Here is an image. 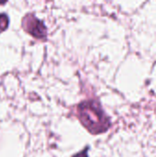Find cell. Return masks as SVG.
<instances>
[{
	"label": "cell",
	"mask_w": 156,
	"mask_h": 157,
	"mask_svg": "<svg viewBox=\"0 0 156 157\" xmlns=\"http://www.w3.org/2000/svg\"><path fill=\"white\" fill-rule=\"evenodd\" d=\"M77 117L83 126L92 134L107 132L111 125L109 118L106 115L98 101L86 100L77 106Z\"/></svg>",
	"instance_id": "6da1fadb"
},
{
	"label": "cell",
	"mask_w": 156,
	"mask_h": 157,
	"mask_svg": "<svg viewBox=\"0 0 156 157\" xmlns=\"http://www.w3.org/2000/svg\"><path fill=\"white\" fill-rule=\"evenodd\" d=\"M22 27L29 34L35 39L44 40L47 37V29L41 20L33 14H27L22 19Z\"/></svg>",
	"instance_id": "7a4b0ae2"
},
{
	"label": "cell",
	"mask_w": 156,
	"mask_h": 157,
	"mask_svg": "<svg viewBox=\"0 0 156 157\" xmlns=\"http://www.w3.org/2000/svg\"><path fill=\"white\" fill-rule=\"evenodd\" d=\"M9 24V18L6 14H0V33L5 31Z\"/></svg>",
	"instance_id": "3957f363"
},
{
	"label": "cell",
	"mask_w": 156,
	"mask_h": 157,
	"mask_svg": "<svg viewBox=\"0 0 156 157\" xmlns=\"http://www.w3.org/2000/svg\"><path fill=\"white\" fill-rule=\"evenodd\" d=\"M87 151H88V147H86L85 150H83V151L79 152L78 154L74 155V156H72V157H88V155H87Z\"/></svg>",
	"instance_id": "277c9868"
}]
</instances>
